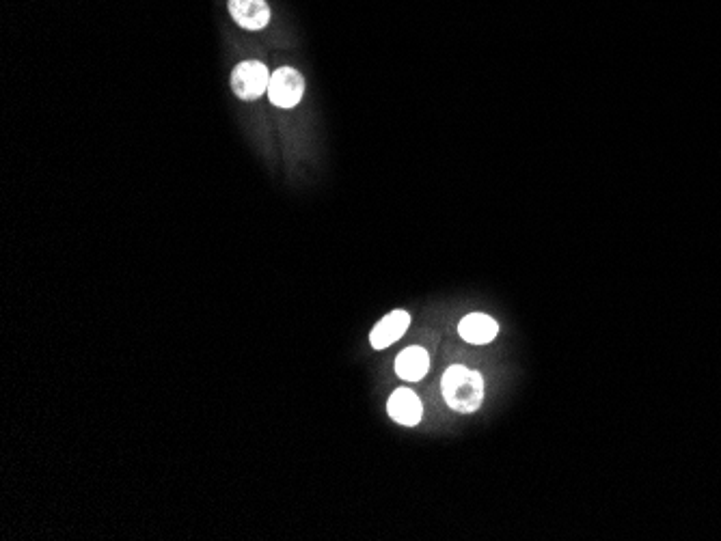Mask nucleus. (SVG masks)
Segmentation results:
<instances>
[{
    "label": "nucleus",
    "instance_id": "423d86ee",
    "mask_svg": "<svg viewBox=\"0 0 721 541\" xmlns=\"http://www.w3.org/2000/svg\"><path fill=\"white\" fill-rule=\"evenodd\" d=\"M229 13L236 24L247 31H260L270 22L266 0H229Z\"/></svg>",
    "mask_w": 721,
    "mask_h": 541
},
{
    "label": "nucleus",
    "instance_id": "39448f33",
    "mask_svg": "<svg viewBox=\"0 0 721 541\" xmlns=\"http://www.w3.org/2000/svg\"><path fill=\"white\" fill-rule=\"evenodd\" d=\"M411 328V313L408 311H391L387 313L370 332V343L374 350H387L389 345L400 341L406 330Z\"/></svg>",
    "mask_w": 721,
    "mask_h": 541
},
{
    "label": "nucleus",
    "instance_id": "f03ea898",
    "mask_svg": "<svg viewBox=\"0 0 721 541\" xmlns=\"http://www.w3.org/2000/svg\"><path fill=\"white\" fill-rule=\"evenodd\" d=\"M268 67L260 61H244L231 72V91L244 102H253L262 97L270 85Z\"/></svg>",
    "mask_w": 721,
    "mask_h": 541
},
{
    "label": "nucleus",
    "instance_id": "f257e3e1",
    "mask_svg": "<svg viewBox=\"0 0 721 541\" xmlns=\"http://www.w3.org/2000/svg\"><path fill=\"white\" fill-rule=\"evenodd\" d=\"M441 393L454 412H478L484 404V376L465 365H452L441 378Z\"/></svg>",
    "mask_w": 721,
    "mask_h": 541
},
{
    "label": "nucleus",
    "instance_id": "20e7f679",
    "mask_svg": "<svg viewBox=\"0 0 721 541\" xmlns=\"http://www.w3.org/2000/svg\"><path fill=\"white\" fill-rule=\"evenodd\" d=\"M387 412L391 416V421H396L398 425L415 427L421 423V419H424V404H421V399L417 397L415 391L402 386L398 391L391 393L387 401Z\"/></svg>",
    "mask_w": 721,
    "mask_h": 541
},
{
    "label": "nucleus",
    "instance_id": "6e6552de",
    "mask_svg": "<svg viewBox=\"0 0 721 541\" xmlns=\"http://www.w3.org/2000/svg\"><path fill=\"white\" fill-rule=\"evenodd\" d=\"M430 371V354L421 345H411L398 354L396 373L404 382H419L428 376Z\"/></svg>",
    "mask_w": 721,
    "mask_h": 541
},
{
    "label": "nucleus",
    "instance_id": "7ed1b4c3",
    "mask_svg": "<svg viewBox=\"0 0 721 541\" xmlns=\"http://www.w3.org/2000/svg\"><path fill=\"white\" fill-rule=\"evenodd\" d=\"M303 95L305 78L301 72H296L294 67H279L277 72H272L268 85V97L272 104L279 108H294L301 104Z\"/></svg>",
    "mask_w": 721,
    "mask_h": 541
},
{
    "label": "nucleus",
    "instance_id": "0eeeda50",
    "mask_svg": "<svg viewBox=\"0 0 721 541\" xmlns=\"http://www.w3.org/2000/svg\"><path fill=\"white\" fill-rule=\"evenodd\" d=\"M458 335L471 345H486L499 335V324L486 313H469L458 324Z\"/></svg>",
    "mask_w": 721,
    "mask_h": 541
}]
</instances>
